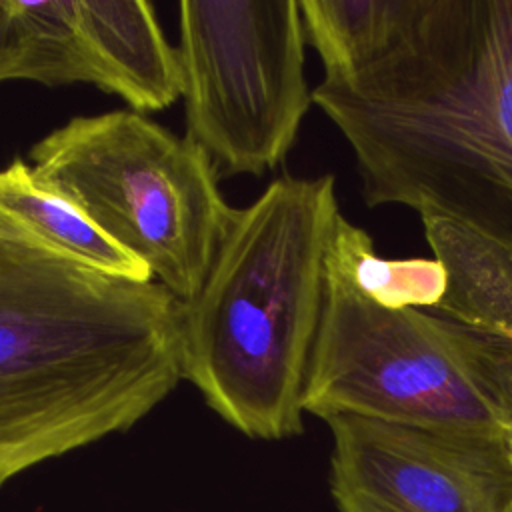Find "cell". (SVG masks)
<instances>
[{
	"label": "cell",
	"instance_id": "1",
	"mask_svg": "<svg viewBox=\"0 0 512 512\" xmlns=\"http://www.w3.org/2000/svg\"><path fill=\"white\" fill-rule=\"evenodd\" d=\"M316 104L364 202L464 224L512 250V0H426L410 34Z\"/></svg>",
	"mask_w": 512,
	"mask_h": 512
},
{
	"label": "cell",
	"instance_id": "2",
	"mask_svg": "<svg viewBox=\"0 0 512 512\" xmlns=\"http://www.w3.org/2000/svg\"><path fill=\"white\" fill-rule=\"evenodd\" d=\"M180 380L168 290L0 236V488L130 430Z\"/></svg>",
	"mask_w": 512,
	"mask_h": 512
},
{
	"label": "cell",
	"instance_id": "3",
	"mask_svg": "<svg viewBox=\"0 0 512 512\" xmlns=\"http://www.w3.org/2000/svg\"><path fill=\"white\" fill-rule=\"evenodd\" d=\"M340 218L332 174L272 180L234 208L198 294L180 304L182 380L248 438L304 430V384Z\"/></svg>",
	"mask_w": 512,
	"mask_h": 512
},
{
	"label": "cell",
	"instance_id": "4",
	"mask_svg": "<svg viewBox=\"0 0 512 512\" xmlns=\"http://www.w3.org/2000/svg\"><path fill=\"white\" fill-rule=\"evenodd\" d=\"M302 408L504 438L512 426V338L418 308L388 310L326 266Z\"/></svg>",
	"mask_w": 512,
	"mask_h": 512
},
{
	"label": "cell",
	"instance_id": "5",
	"mask_svg": "<svg viewBox=\"0 0 512 512\" xmlns=\"http://www.w3.org/2000/svg\"><path fill=\"white\" fill-rule=\"evenodd\" d=\"M36 180L140 260L180 304L214 260L232 210L208 156L134 110L74 116L30 150Z\"/></svg>",
	"mask_w": 512,
	"mask_h": 512
},
{
	"label": "cell",
	"instance_id": "6",
	"mask_svg": "<svg viewBox=\"0 0 512 512\" xmlns=\"http://www.w3.org/2000/svg\"><path fill=\"white\" fill-rule=\"evenodd\" d=\"M180 96L186 138L218 178L274 170L312 104L296 0H182Z\"/></svg>",
	"mask_w": 512,
	"mask_h": 512
},
{
	"label": "cell",
	"instance_id": "7",
	"mask_svg": "<svg viewBox=\"0 0 512 512\" xmlns=\"http://www.w3.org/2000/svg\"><path fill=\"white\" fill-rule=\"evenodd\" d=\"M338 512H512L504 438L362 416L326 420Z\"/></svg>",
	"mask_w": 512,
	"mask_h": 512
},
{
	"label": "cell",
	"instance_id": "8",
	"mask_svg": "<svg viewBox=\"0 0 512 512\" xmlns=\"http://www.w3.org/2000/svg\"><path fill=\"white\" fill-rule=\"evenodd\" d=\"M78 36L96 86L134 112L168 108L180 96L178 52L146 0H74Z\"/></svg>",
	"mask_w": 512,
	"mask_h": 512
},
{
	"label": "cell",
	"instance_id": "9",
	"mask_svg": "<svg viewBox=\"0 0 512 512\" xmlns=\"http://www.w3.org/2000/svg\"><path fill=\"white\" fill-rule=\"evenodd\" d=\"M0 236L46 248L114 276L154 282L140 260L104 236L70 202L46 190L22 158L0 170Z\"/></svg>",
	"mask_w": 512,
	"mask_h": 512
},
{
	"label": "cell",
	"instance_id": "10",
	"mask_svg": "<svg viewBox=\"0 0 512 512\" xmlns=\"http://www.w3.org/2000/svg\"><path fill=\"white\" fill-rule=\"evenodd\" d=\"M420 218L446 274L436 310L470 328L512 338V250L450 218Z\"/></svg>",
	"mask_w": 512,
	"mask_h": 512
},
{
	"label": "cell",
	"instance_id": "11",
	"mask_svg": "<svg viewBox=\"0 0 512 512\" xmlns=\"http://www.w3.org/2000/svg\"><path fill=\"white\" fill-rule=\"evenodd\" d=\"M426 0H300L306 42L324 80H348L388 56L412 30Z\"/></svg>",
	"mask_w": 512,
	"mask_h": 512
},
{
	"label": "cell",
	"instance_id": "12",
	"mask_svg": "<svg viewBox=\"0 0 512 512\" xmlns=\"http://www.w3.org/2000/svg\"><path fill=\"white\" fill-rule=\"evenodd\" d=\"M94 84L74 0H0V82Z\"/></svg>",
	"mask_w": 512,
	"mask_h": 512
},
{
	"label": "cell",
	"instance_id": "13",
	"mask_svg": "<svg viewBox=\"0 0 512 512\" xmlns=\"http://www.w3.org/2000/svg\"><path fill=\"white\" fill-rule=\"evenodd\" d=\"M326 266L388 310L436 308L446 288V274L438 260L382 258L376 254L372 238L342 214L330 238Z\"/></svg>",
	"mask_w": 512,
	"mask_h": 512
},
{
	"label": "cell",
	"instance_id": "14",
	"mask_svg": "<svg viewBox=\"0 0 512 512\" xmlns=\"http://www.w3.org/2000/svg\"><path fill=\"white\" fill-rule=\"evenodd\" d=\"M506 442H508V448H510V456H512V426H510V432L506 436Z\"/></svg>",
	"mask_w": 512,
	"mask_h": 512
}]
</instances>
